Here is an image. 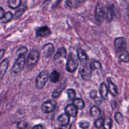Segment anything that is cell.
Segmentation results:
<instances>
[{
	"instance_id": "7",
	"label": "cell",
	"mask_w": 129,
	"mask_h": 129,
	"mask_svg": "<svg viewBox=\"0 0 129 129\" xmlns=\"http://www.w3.org/2000/svg\"><path fill=\"white\" fill-rule=\"evenodd\" d=\"M114 44L117 52L125 50L126 48L125 39L123 37H119L115 38Z\"/></svg>"
},
{
	"instance_id": "20",
	"label": "cell",
	"mask_w": 129,
	"mask_h": 129,
	"mask_svg": "<svg viewBox=\"0 0 129 129\" xmlns=\"http://www.w3.org/2000/svg\"><path fill=\"white\" fill-rule=\"evenodd\" d=\"M90 113L93 117L95 118H98L101 114V110L99 107L97 106H93L90 109Z\"/></svg>"
},
{
	"instance_id": "8",
	"label": "cell",
	"mask_w": 129,
	"mask_h": 129,
	"mask_svg": "<svg viewBox=\"0 0 129 129\" xmlns=\"http://www.w3.org/2000/svg\"><path fill=\"white\" fill-rule=\"evenodd\" d=\"M54 46L53 44L48 43L45 44L42 47V52L43 56L45 57H50L54 52Z\"/></svg>"
},
{
	"instance_id": "3",
	"label": "cell",
	"mask_w": 129,
	"mask_h": 129,
	"mask_svg": "<svg viewBox=\"0 0 129 129\" xmlns=\"http://www.w3.org/2000/svg\"><path fill=\"white\" fill-rule=\"evenodd\" d=\"M78 66V61L76 56L73 53L70 52L66 63L67 71L70 73H73L77 70Z\"/></svg>"
},
{
	"instance_id": "18",
	"label": "cell",
	"mask_w": 129,
	"mask_h": 129,
	"mask_svg": "<svg viewBox=\"0 0 129 129\" xmlns=\"http://www.w3.org/2000/svg\"><path fill=\"white\" fill-rule=\"evenodd\" d=\"M66 88V84L65 83H62L60 84L58 87H57L52 92V97L53 98H58L60 95L61 94V92Z\"/></svg>"
},
{
	"instance_id": "1",
	"label": "cell",
	"mask_w": 129,
	"mask_h": 129,
	"mask_svg": "<svg viewBox=\"0 0 129 129\" xmlns=\"http://www.w3.org/2000/svg\"><path fill=\"white\" fill-rule=\"evenodd\" d=\"M26 60V54H21L18 56V58L14 64L11 73L13 75H17L23 69Z\"/></svg>"
},
{
	"instance_id": "32",
	"label": "cell",
	"mask_w": 129,
	"mask_h": 129,
	"mask_svg": "<svg viewBox=\"0 0 129 129\" xmlns=\"http://www.w3.org/2000/svg\"><path fill=\"white\" fill-rule=\"evenodd\" d=\"M79 126L81 128H88L90 127V123L89 122L87 121H81L78 123Z\"/></svg>"
},
{
	"instance_id": "26",
	"label": "cell",
	"mask_w": 129,
	"mask_h": 129,
	"mask_svg": "<svg viewBox=\"0 0 129 129\" xmlns=\"http://www.w3.org/2000/svg\"><path fill=\"white\" fill-rule=\"evenodd\" d=\"M89 67L90 69L93 71L95 70H97V69H100L102 68V65L101 63L97 60H94L92 61Z\"/></svg>"
},
{
	"instance_id": "38",
	"label": "cell",
	"mask_w": 129,
	"mask_h": 129,
	"mask_svg": "<svg viewBox=\"0 0 129 129\" xmlns=\"http://www.w3.org/2000/svg\"><path fill=\"white\" fill-rule=\"evenodd\" d=\"M5 49H0V60L2 59V58L4 56V54H5Z\"/></svg>"
},
{
	"instance_id": "25",
	"label": "cell",
	"mask_w": 129,
	"mask_h": 129,
	"mask_svg": "<svg viewBox=\"0 0 129 129\" xmlns=\"http://www.w3.org/2000/svg\"><path fill=\"white\" fill-rule=\"evenodd\" d=\"M21 3V0H9L8 2V6L13 9L18 8Z\"/></svg>"
},
{
	"instance_id": "5",
	"label": "cell",
	"mask_w": 129,
	"mask_h": 129,
	"mask_svg": "<svg viewBox=\"0 0 129 129\" xmlns=\"http://www.w3.org/2000/svg\"><path fill=\"white\" fill-rule=\"evenodd\" d=\"M56 106V102L54 100L49 99L44 102L41 105L42 111L45 113H50L52 112Z\"/></svg>"
},
{
	"instance_id": "9",
	"label": "cell",
	"mask_w": 129,
	"mask_h": 129,
	"mask_svg": "<svg viewBox=\"0 0 129 129\" xmlns=\"http://www.w3.org/2000/svg\"><path fill=\"white\" fill-rule=\"evenodd\" d=\"M92 70L89 67L85 66L80 71V74L82 78L85 81H89L91 79L92 75Z\"/></svg>"
},
{
	"instance_id": "19",
	"label": "cell",
	"mask_w": 129,
	"mask_h": 129,
	"mask_svg": "<svg viewBox=\"0 0 129 129\" xmlns=\"http://www.w3.org/2000/svg\"><path fill=\"white\" fill-rule=\"evenodd\" d=\"M73 104L78 109H83L85 106L84 101L81 98H75L73 100Z\"/></svg>"
},
{
	"instance_id": "17",
	"label": "cell",
	"mask_w": 129,
	"mask_h": 129,
	"mask_svg": "<svg viewBox=\"0 0 129 129\" xmlns=\"http://www.w3.org/2000/svg\"><path fill=\"white\" fill-rule=\"evenodd\" d=\"M77 54L78 58L81 63H85L87 60V55L85 51L81 48H78L77 50Z\"/></svg>"
},
{
	"instance_id": "12",
	"label": "cell",
	"mask_w": 129,
	"mask_h": 129,
	"mask_svg": "<svg viewBox=\"0 0 129 129\" xmlns=\"http://www.w3.org/2000/svg\"><path fill=\"white\" fill-rule=\"evenodd\" d=\"M65 113L69 116L76 117L78 114V109L72 104H68L64 108Z\"/></svg>"
},
{
	"instance_id": "29",
	"label": "cell",
	"mask_w": 129,
	"mask_h": 129,
	"mask_svg": "<svg viewBox=\"0 0 129 129\" xmlns=\"http://www.w3.org/2000/svg\"><path fill=\"white\" fill-rule=\"evenodd\" d=\"M114 119L117 123H121L122 122L123 119V114L120 112H116L114 115Z\"/></svg>"
},
{
	"instance_id": "6",
	"label": "cell",
	"mask_w": 129,
	"mask_h": 129,
	"mask_svg": "<svg viewBox=\"0 0 129 129\" xmlns=\"http://www.w3.org/2000/svg\"><path fill=\"white\" fill-rule=\"evenodd\" d=\"M39 52L36 50H32L29 52L27 61L28 66H34L38 61L39 57Z\"/></svg>"
},
{
	"instance_id": "10",
	"label": "cell",
	"mask_w": 129,
	"mask_h": 129,
	"mask_svg": "<svg viewBox=\"0 0 129 129\" xmlns=\"http://www.w3.org/2000/svg\"><path fill=\"white\" fill-rule=\"evenodd\" d=\"M51 34V30L47 26L40 27L36 31V36L37 37H46L49 36Z\"/></svg>"
},
{
	"instance_id": "24",
	"label": "cell",
	"mask_w": 129,
	"mask_h": 129,
	"mask_svg": "<svg viewBox=\"0 0 129 129\" xmlns=\"http://www.w3.org/2000/svg\"><path fill=\"white\" fill-rule=\"evenodd\" d=\"M103 126L104 128L106 129H110L112 128V119L108 116L104 118L103 121Z\"/></svg>"
},
{
	"instance_id": "4",
	"label": "cell",
	"mask_w": 129,
	"mask_h": 129,
	"mask_svg": "<svg viewBox=\"0 0 129 129\" xmlns=\"http://www.w3.org/2000/svg\"><path fill=\"white\" fill-rule=\"evenodd\" d=\"M104 16V9L103 5L101 3H97L95 10V17L97 22L101 23Z\"/></svg>"
},
{
	"instance_id": "11",
	"label": "cell",
	"mask_w": 129,
	"mask_h": 129,
	"mask_svg": "<svg viewBox=\"0 0 129 129\" xmlns=\"http://www.w3.org/2000/svg\"><path fill=\"white\" fill-rule=\"evenodd\" d=\"M9 60L8 59H5L0 64V86L3 77L8 68Z\"/></svg>"
},
{
	"instance_id": "33",
	"label": "cell",
	"mask_w": 129,
	"mask_h": 129,
	"mask_svg": "<svg viewBox=\"0 0 129 129\" xmlns=\"http://www.w3.org/2000/svg\"><path fill=\"white\" fill-rule=\"evenodd\" d=\"M103 120L102 118H97L95 122V127L97 128H100L103 126Z\"/></svg>"
},
{
	"instance_id": "34",
	"label": "cell",
	"mask_w": 129,
	"mask_h": 129,
	"mask_svg": "<svg viewBox=\"0 0 129 129\" xmlns=\"http://www.w3.org/2000/svg\"><path fill=\"white\" fill-rule=\"evenodd\" d=\"M18 128H26L28 127V124L24 121H20L17 125Z\"/></svg>"
},
{
	"instance_id": "22",
	"label": "cell",
	"mask_w": 129,
	"mask_h": 129,
	"mask_svg": "<svg viewBox=\"0 0 129 129\" xmlns=\"http://www.w3.org/2000/svg\"><path fill=\"white\" fill-rule=\"evenodd\" d=\"M115 14L114 7L113 5H109L107 8V19L109 21H111L114 17Z\"/></svg>"
},
{
	"instance_id": "39",
	"label": "cell",
	"mask_w": 129,
	"mask_h": 129,
	"mask_svg": "<svg viewBox=\"0 0 129 129\" xmlns=\"http://www.w3.org/2000/svg\"><path fill=\"white\" fill-rule=\"evenodd\" d=\"M33 128H38V129H41L43 128V127L41 124H37L32 127Z\"/></svg>"
},
{
	"instance_id": "2",
	"label": "cell",
	"mask_w": 129,
	"mask_h": 129,
	"mask_svg": "<svg viewBox=\"0 0 129 129\" xmlns=\"http://www.w3.org/2000/svg\"><path fill=\"white\" fill-rule=\"evenodd\" d=\"M48 78L49 74L47 71L43 70L41 71L35 79V87L38 89L43 88L48 81Z\"/></svg>"
},
{
	"instance_id": "28",
	"label": "cell",
	"mask_w": 129,
	"mask_h": 129,
	"mask_svg": "<svg viewBox=\"0 0 129 129\" xmlns=\"http://www.w3.org/2000/svg\"><path fill=\"white\" fill-rule=\"evenodd\" d=\"M68 99L70 100H73L76 97V92L73 89H69L67 91Z\"/></svg>"
},
{
	"instance_id": "14",
	"label": "cell",
	"mask_w": 129,
	"mask_h": 129,
	"mask_svg": "<svg viewBox=\"0 0 129 129\" xmlns=\"http://www.w3.org/2000/svg\"><path fill=\"white\" fill-rule=\"evenodd\" d=\"M70 116L66 113H63L59 115L57 121L61 126H67L70 122Z\"/></svg>"
},
{
	"instance_id": "36",
	"label": "cell",
	"mask_w": 129,
	"mask_h": 129,
	"mask_svg": "<svg viewBox=\"0 0 129 129\" xmlns=\"http://www.w3.org/2000/svg\"><path fill=\"white\" fill-rule=\"evenodd\" d=\"M97 91L95 90H92L90 92V96L91 98L93 99H95L97 96Z\"/></svg>"
},
{
	"instance_id": "31",
	"label": "cell",
	"mask_w": 129,
	"mask_h": 129,
	"mask_svg": "<svg viewBox=\"0 0 129 129\" xmlns=\"http://www.w3.org/2000/svg\"><path fill=\"white\" fill-rule=\"evenodd\" d=\"M119 59L122 61H123L125 62H128L129 60V56H128V53L127 51H125L122 53H121L120 55Z\"/></svg>"
},
{
	"instance_id": "21",
	"label": "cell",
	"mask_w": 129,
	"mask_h": 129,
	"mask_svg": "<svg viewBox=\"0 0 129 129\" xmlns=\"http://www.w3.org/2000/svg\"><path fill=\"white\" fill-rule=\"evenodd\" d=\"M59 78H60V74L56 70H54L53 71H52V72L49 75L50 80L51 82L53 83L57 82L59 80Z\"/></svg>"
},
{
	"instance_id": "27",
	"label": "cell",
	"mask_w": 129,
	"mask_h": 129,
	"mask_svg": "<svg viewBox=\"0 0 129 129\" xmlns=\"http://www.w3.org/2000/svg\"><path fill=\"white\" fill-rule=\"evenodd\" d=\"M13 15L12 12H6V13L4 14V16L2 18V22L3 23H7L10 21L13 18Z\"/></svg>"
},
{
	"instance_id": "35",
	"label": "cell",
	"mask_w": 129,
	"mask_h": 129,
	"mask_svg": "<svg viewBox=\"0 0 129 129\" xmlns=\"http://www.w3.org/2000/svg\"><path fill=\"white\" fill-rule=\"evenodd\" d=\"M25 12V10L24 9H19L17 11L15 14V18H18L20 17L23 13Z\"/></svg>"
},
{
	"instance_id": "16",
	"label": "cell",
	"mask_w": 129,
	"mask_h": 129,
	"mask_svg": "<svg viewBox=\"0 0 129 129\" xmlns=\"http://www.w3.org/2000/svg\"><path fill=\"white\" fill-rule=\"evenodd\" d=\"M67 54V52L66 49L63 47H61L58 49L56 51V53L54 56L53 60L55 61L60 58H66Z\"/></svg>"
},
{
	"instance_id": "23",
	"label": "cell",
	"mask_w": 129,
	"mask_h": 129,
	"mask_svg": "<svg viewBox=\"0 0 129 129\" xmlns=\"http://www.w3.org/2000/svg\"><path fill=\"white\" fill-rule=\"evenodd\" d=\"M67 6L72 9H76L78 8L81 5L80 0H67Z\"/></svg>"
},
{
	"instance_id": "30",
	"label": "cell",
	"mask_w": 129,
	"mask_h": 129,
	"mask_svg": "<svg viewBox=\"0 0 129 129\" xmlns=\"http://www.w3.org/2000/svg\"><path fill=\"white\" fill-rule=\"evenodd\" d=\"M28 52V49L26 46H21L19 47L16 51V55L18 56L21 54H26Z\"/></svg>"
},
{
	"instance_id": "15",
	"label": "cell",
	"mask_w": 129,
	"mask_h": 129,
	"mask_svg": "<svg viewBox=\"0 0 129 129\" xmlns=\"http://www.w3.org/2000/svg\"><path fill=\"white\" fill-rule=\"evenodd\" d=\"M99 91L101 98L104 100H107L108 98V88L104 82H102L99 88Z\"/></svg>"
},
{
	"instance_id": "13",
	"label": "cell",
	"mask_w": 129,
	"mask_h": 129,
	"mask_svg": "<svg viewBox=\"0 0 129 129\" xmlns=\"http://www.w3.org/2000/svg\"><path fill=\"white\" fill-rule=\"evenodd\" d=\"M108 91L112 96L116 97L118 95V89L117 86L111 81L110 78L107 79Z\"/></svg>"
},
{
	"instance_id": "37",
	"label": "cell",
	"mask_w": 129,
	"mask_h": 129,
	"mask_svg": "<svg viewBox=\"0 0 129 129\" xmlns=\"http://www.w3.org/2000/svg\"><path fill=\"white\" fill-rule=\"evenodd\" d=\"M4 14H5V12L4 9L0 7V19H1L3 18V17L4 15Z\"/></svg>"
}]
</instances>
